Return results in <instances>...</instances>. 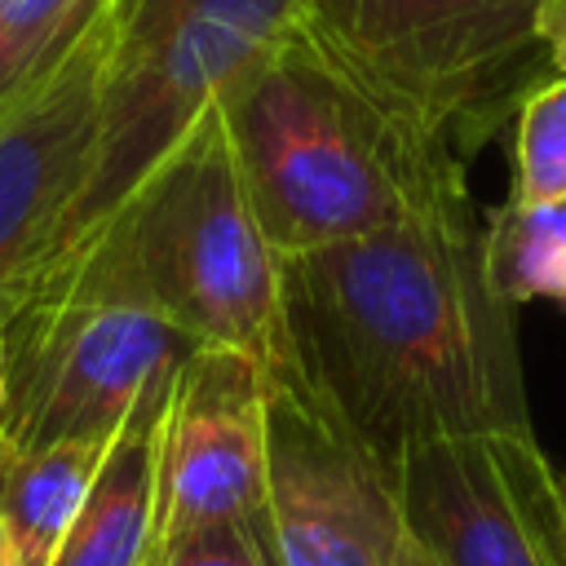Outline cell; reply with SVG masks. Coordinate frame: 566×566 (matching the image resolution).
<instances>
[{
	"label": "cell",
	"mask_w": 566,
	"mask_h": 566,
	"mask_svg": "<svg viewBox=\"0 0 566 566\" xmlns=\"http://www.w3.org/2000/svg\"><path fill=\"white\" fill-rule=\"evenodd\" d=\"M221 115L279 261L469 195L464 159L354 84L301 22L226 88Z\"/></svg>",
	"instance_id": "7a4b0ae2"
},
{
	"label": "cell",
	"mask_w": 566,
	"mask_h": 566,
	"mask_svg": "<svg viewBox=\"0 0 566 566\" xmlns=\"http://www.w3.org/2000/svg\"><path fill=\"white\" fill-rule=\"evenodd\" d=\"M407 566H566V478L535 433L433 438L398 460Z\"/></svg>",
	"instance_id": "52a82bcc"
},
{
	"label": "cell",
	"mask_w": 566,
	"mask_h": 566,
	"mask_svg": "<svg viewBox=\"0 0 566 566\" xmlns=\"http://www.w3.org/2000/svg\"><path fill=\"white\" fill-rule=\"evenodd\" d=\"M265 526L279 566H402L398 473L310 380L265 385Z\"/></svg>",
	"instance_id": "ba28073f"
},
{
	"label": "cell",
	"mask_w": 566,
	"mask_h": 566,
	"mask_svg": "<svg viewBox=\"0 0 566 566\" xmlns=\"http://www.w3.org/2000/svg\"><path fill=\"white\" fill-rule=\"evenodd\" d=\"M172 376L159 380L106 442L93 486L49 566H150L155 504H159V442H164Z\"/></svg>",
	"instance_id": "8fae6325"
},
{
	"label": "cell",
	"mask_w": 566,
	"mask_h": 566,
	"mask_svg": "<svg viewBox=\"0 0 566 566\" xmlns=\"http://www.w3.org/2000/svg\"><path fill=\"white\" fill-rule=\"evenodd\" d=\"M106 442L66 438L31 451L0 455V531L18 548L22 566H49L71 531Z\"/></svg>",
	"instance_id": "7c38bea8"
},
{
	"label": "cell",
	"mask_w": 566,
	"mask_h": 566,
	"mask_svg": "<svg viewBox=\"0 0 566 566\" xmlns=\"http://www.w3.org/2000/svg\"><path fill=\"white\" fill-rule=\"evenodd\" d=\"M265 513V376L230 349H190L159 442L155 557L217 522Z\"/></svg>",
	"instance_id": "30bf717a"
},
{
	"label": "cell",
	"mask_w": 566,
	"mask_h": 566,
	"mask_svg": "<svg viewBox=\"0 0 566 566\" xmlns=\"http://www.w3.org/2000/svg\"><path fill=\"white\" fill-rule=\"evenodd\" d=\"M111 226L124 230L150 301L190 345L248 358L265 385L305 380L283 310V265L248 203L221 102Z\"/></svg>",
	"instance_id": "277c9868"
},
{
	"label": "cell",
	"mask_w": 566,
	"mask_h": 566,
	"mask_svg": "<svg viewBox=\"0 0 566 566\" xmlns=\"http://www.w3.org/2000/svg\"><path fill=\"white\" fill-rule=\"evenodd\" d=\"M301 4L305 0H124L93 164L40 274L84 252L133 203L203 111L301 22Z\"/></svg>",
	"instance_id": "5b68a950"
},
{
	"label": "cell",
	"mask_w": 566,
	"mask_h": 566,
	"mask_svg": "<svg viewBox=\"0 0 566 566\" xmlns=\"http://www.w3.org/2000/svg\"><path fill=\"white\" fill-rule=\"evenodd\" d=\"M566 199V75L531 88L513 115V190L509 203Z\"/></svg>",
	"instance_id": "9a60e30c"
},
{
	"label": "cell",
	"mask_w": 566,
	"mask_h": 566,
	"mask_svg": "<svg viewBox=\"0 0 566 566\" xmlns=\"http://www.w3.org/2000/svg\"><path fill=\"white\" fill-rule=\"evenodd\" d=\"M190 345L150 301L119 226L40 274L0 327L4 451L66 438L111 442Z\"/></svg>",
	"instance_id": "3957f363"
},
{
	"label": "cell",
	"mask_w": 566,
	"mask_h": 566,
	"mask_svg": "<svg viewBox=\"0 0 566 566\" xmlns=\"http://www.w3.org/2000/svg\"><path fill=\"white\" fill-rule=\"evenodd\" d=\"M486 265L513 305H566V199L535 208L504 199L495 212H486Z\"/></svg>",
	"instance_id": "4fadbf2b"
},
{
	"label": "cell",
	"mask_w": 566,
	"mask_h": 566,
	"mask_svg": "<svg viewBox=\"0 0 566 566\" xmlns=\"http://www.w3.org/2000/svg\"><path fill=\"white\" fill-rule=\"evenodd\" d=\"M544 0H305L301 31L376 102L478 155L553 75Z\"/></svg>",
	"instance_id": "8992f818"
},
{
	"label": "cell",
	"mask_w": 566,
	"mask_h": 566,
	"mask_svg": "<svg viewBox=\"0 0 566 566\" xmlns=\"http://www.w3.org/2000/svg\"><path fill=\"white\" fill-rule=\"evenodd\" d=\"M0 429H4V367H0Z\"/></svg>",
	"instance_id": "d6986e66"
},
{
	"label": "cell",
	"mask_w": 566,
	"mask_h": 566,
	"mask_svg": "<svg viewBox=\"0 0 566 566\" xmlns=\"http://www.w3.org/2000/svg\"><path fill=\"white\" fill-rule=\"evenodd\" d=\"M402 566H407V562H402Z\"/></svg>",
	"instance_id": "ffe728a7"
},
{
	"label": "cell",
	"mask_w": 566,
	"mask_h": 566,
	"mask_svg": "<svg viewBox=\"0 0 566 566\" xmlns=\"http://www.w3.org/2000/svg\"><path fill=\"white\" fill-rule=\"evenodd\" d=\"M279 265L305 380L394 473L433 438L535 433L517 305L491 279L473 195Z\"/></svg>",
	"instance_id": "6da1fadb"
},
{
	"label": "cell",
	"mask_w": 566,
	"mask_h": 566,
	"mask_svg": "<svg viewBox=\"0 0 566 566\" xmlns=\"http://www.w3.org/2000/svg\"><path fill=\"white\" fill-rule=\"evenodd\" d=\"M539 35H544L553 75H566V0H544L539 4Z\"/></svg>",
	"instance_id": "e0dca14e"
},
{
	"label": "cell",
	"mask_w": 566,
	"mask_h": 566,
	"mask_svg": "<svg viewBox=\"0 0 566 566\" xmlns=\"http://www.w3.org/2000/svg\"><path fill=\"white\" fill-rule=\"evenodd\" d=\"M159 566H279L265 513L243 522H217L181 539Z\"/></svg>",
	"instance_id": "2e32d148"
},
{
	"label": "cell",
	"mask_w": 566,
	"mask_h": 566,
	"mask_svg": "<svg viewBox=\"0 0 566 566\" xmlns=\"http://www.w3.org/2000/svg\"><path fill=\"white\" fill-rule=\"evenodd\" d=\"M124 0H111L62 62L0 111V327L44 270L88 177Z\"/></svg>",
	"instance_id": "9c48e42d"
},
{
	"label": "cell",
	"mask_w": 566,
	"mask_h": 566,
	"mask_svg": "<svg viewBox=\"0 0 566 566\" xmlns=\"http://www.w3.org/2000/svg\"><path fill=\"white\" fill-rule=\"evenodd\" d=\"M111 0H0V111L44 80Z\"/></svg>",
	"instance_id": "5bb4252c"
},
{
	"label": "cell",
	"mask_w": 566,
	"mask_h": 566,
	"mask_svg": "<svg viewBox=\"0 0 566 566\" xmlns=\"http://www.w3.org/2000/svg\"><path fill=\"white\" fill-rule=\"evenodd\" d=\"M0 566H22V562H18V548L9 544V535H4V531H0Z\"/></svg>",
	"instance_id": "ac0fdd59"
}]
</instances>
